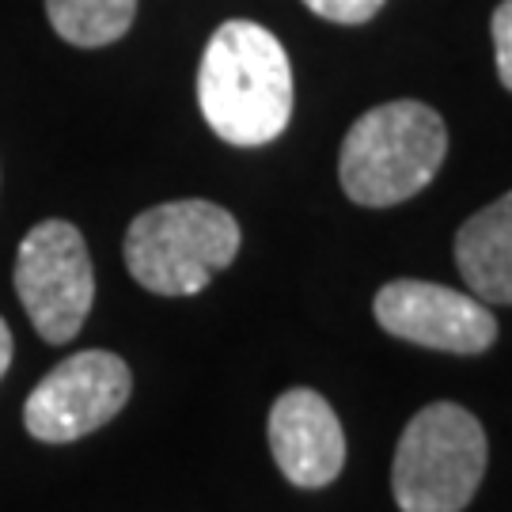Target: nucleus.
Here are the masks:
<instances>
[{"mask_svg": "<svg viewBox=\"0 0 512 512\" xmlns=\"http://www.w3.org/2000/svg\"><path fill=\"white\" fill-rule=\"evenodd\" d=\"M133 391L129 365L107 349L73 353L27 395L23 425L42 444H73L122 414Z\"/></svg>", "mask_w": 512, "mask_h": 512, "instance_id": "6", "label": "nucleus"}, {"mask_svg": "<svg viewBox=\"0 0 512 512\" xmlns=\"http://www.w3.org/2000/svg\"><path fill=\"white\" fill-rule=\"evenodd\" d=\"M490 463L482 421L459 403H429L406 421L391 494L403 512H463L475 501Z\"/></svg>", "mask_w": 512, "mask_h": 512, "instance_id": "4", "label": "nucleus"}, {"mask_svg": "<svg viewBox=\"0 0 512 512\" xmlns=\"http://www.w3.org/2000/svg\"><path fill=\"white\" fill-rule=\"evenodd\" d=\"M239 220L217 202L183 198L145 209L126 232L133 281L156 296H194L239 255Z\"/></svg>", "mask_w": 512, "mask_h": 512, "instance_id": "3", "label": "nucleus"}, {"mask_svg": "<svg viewBox=\"0 0 512 512\" xmlns=\"http://www.w3.org/2000/svg\"><path fill=\"white\" fill-rule=\"evenodd\" d=\"M266 433L277 471L300 490H323L346 467L342 421L334 406L311 387H293L277 399Z\"/></svg>", "mask_w": 512, "mask_h": 512, "instance_id": "8", "label": "nucleus"}, {"mask_svg": "<svg viewBox=\"0 0 512 512\" xmlns=\"http://www.w3.org/2000/svg\"><path fill=\"white\" fill-rule=\"evenodd\" d=\"M16 293L50 346H65L80 334L95 304V270L76 224L42 220L23 236L16 255Z\"/></svg>", "mask_w": 512, "mask_h": 512, "instance_id": "5", "label": "nucleus"}, {"mask_svg": "<svg viewBox=\"0 0 512 512\" xmlns=\"http://www.w3.org/2000/svg\"><path fill=\"white\" fill-rule=\"evenodd\" d=\"M456 266L482 304H512V190L463 220Z\"/></svg>", "mask_w": 512, "mask_h": 512, "instance_id": "9", "label": "nucleus"}, {"mask_svg": "<svg viewBox=\"0 0 512 512\" xmlns=\"http://www.w3.org/2000/svg\"><path fill=\"white\" fill-rule=\"evenodd\" d=\"M448 156V126L418 99H391L349 126L338 152V183L365 209L403 205L437 179Z\"/></svg>", "mask_w": 512, "mask_h": 512, "instance_id": "2", "label": "nucleus"}, {"mask_svg": "<svg viewBox=\"0 0 512 512\" xmlns=\"http://www.w3.org/2000/svg\"><path fill=\"white\" fill-rule=\"evenodd\" d=\"M46 16L69 46L99 50L133 27L137 0H46Z\"/></svg>", "mask_w": 512, "mask_h": 512, "instance_id": "10", "label": "nucleus"}, {"mask_svg": "<svg viewBox=\"0 0 512 512\" xmlns=\"http://www.w3.org/2000/svg\"><path fill=\"white\" fill-rule=\"evenodd\" d=\"M372 311L387 334L437 353L475 357L497 342V319L490 304L418 277L387 281L372 300Z\"/></svg>", "mask_w": 512, "mask_h": 512, "instance_id": "7", "label": "nucleus"}, {"mask_svg": "<svg viewBox=\"0 0 512 512\" xmlns=\"http://www.w3.org/2000/svg\"><path fill=\"white\" fill-rule=\"evenodd\" d=\"M8 365H12V330H8V323L0 319V380H4Z\"/></svg>", "mask_w": 512, "mask_h": 512, "instance_id": "13", "label": "nucleus"}, {"mask_svg": "<svg viewBox=\"0 0 512 512\" xmlns=\"http://www.w3.org/2000/svg\"><path fill=\"white\" fill-rule=\"evenodd\" d=\"M304 4L319 19L342 23V27H357V23H368V19L376 16L387 0H304Z\"/></svg>", "mask_w": 512, "mask_h": 512, "instance_id": "11", "label": "nucleus"}, {"mask_svg": "<svg viewBox=\"0 0 512 512\" xmlns=\"http://www.w3.org/2000/svg\"><path fill=\"white\" fill-rule=\"evenodd\" d=\"M198 107L228 145L277 141L293 118V65L281 38L255 19L220 23L198 65Z\"/></svg>", "mask_w": 512, "mask_h": 512, "instance_id": "1", "label": "nucleus"}, {"mask_svg": "<svg viewBox=\"0 0 512 512\" xmlns=\"http://www.w3.org/2000/svg\"><path fill=\"white\" fill-rule=\"evenodd\" d=\"M490 35H494V54H497V76L512 92V0L497 4L494 19H490Z\"/></svg>", "mask_w": 512, "mask_h": 512, "instance_id": "12", "label": "nucleus"}]
</instances>
